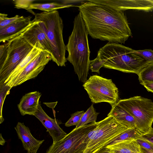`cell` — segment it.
<instances>
[{"label": "cell", "instance_id": "obj_1", "mask_svg": "<svg viewBox=\"0 0 153 153\" xmlns=\"http://www.w3.org/2000/svg\"><path fill=\"white\" fill-rule=\"evenodd\" d=\"M90 36L109 42L125 43L132 33L123 11L89 0L77 6Z\"/></svg>", "mask_w": 153, "mask_h": 153}, {"label": "cell", "instance_id": "obj_2", "mask_svg": "<svg viewBox=\"0 0 153 153\" xmlns=\"http://www.w3.org/2000/svg\"><path fill=\"white\" fill-rule=\"evenodd\" d=\"M88 33L82 15L79 12L74 21V27L66 45V58L73 65L79 81L85 83L88 74L90 51L88 38Z\"/></svg>", "mask_w": 153, "mask_h": 153}, {"label": "cell", "instance_id": "obj_3", "mask_svg": "<svg viewBox=\"0 0 153 153\" xmlns=\"http://www.w3.org/2000/svg\"><path fill=\"white\" fill-rule=\"evenodd\" d=\"M134 50L118 43L108 42L99 49L97 56L104 62L105 68L137 74L149 64Z\"/></svg>", "mask_w": 153, "mask_h": 153}, {"label": "cell", "instance_id": "obj_4", "mask_svg": "<svg viewBox=\"0 0 153 153\" xmlns=\"http://www.w3.org/2000/svg\"><path fill=\"white\" fill-rule=\"evenodd\" d=\"M35 16L32 21L39 22L51 44L52 60L58 66H65L66 47L63 37V24L59 12L44 11Z\"/></svg>", "mask_w": 153, "mask_h": 153}, {"label": "cell", "instance_id": "obj_5", "mask_svg": "<svg viewBox=\"0 0 153 153\" xmlns=\"http://www.w3.org/2000/svg\"><path fill=\"white\" fill-rule=\"evenodd\" d=\"M128 128L110 116L96 122L85 137V141L87 145L84 153H97Z\"/></svg>", "mask_w": 153, "mask_h": 153}, {"label": "cell", "instance_id": "obj_6", "mask_svg": "<svg viewBox=\"0 0 153 153\" xmlns=\"http://www.w3.org/2000/svg\"><path fill=\"white\" fill-rule=\"evenodd\" d=\"M117 103L134 117L136 128L143 134L152 128L153 102L151 100L136 96L119 100Z\"/></svg>", "mask_w": 153, "mask_h": 153}, {"label": "cell", "instance_id": "obj_7", "mask_svg": "<svg viewBox=\"0 0 153 153\" xmlns=\"http://www.w3.org/2000/svg\"><path fill=\"white\" fill-rule=\"evenodd\" d=\"M93 103L106 102L111 106L118 101V90L111 79L99 76H90L83 85Z\"/></svg>", "mask_w": 153, "mask_h": 153}, {"label": "cell", "instance_id": "obj_8", "mask_svg": "<svg viewBox=\"0 0 153 153\" xmlns=\"http://www.w3.org/2000/svg\"><path fill=\"white\" fill-rule=\"evenodd\" d=\"M96 123L75 128L61 139L53 143L45 153H84L87 146L85 139Z\"/></svg>", "mask_w": 153, "mask_h": 153}, {"label": "cell", "instance_id": "obj_9", "mask_svg": "<svg viewBox=\"0 0 153 153\" xmlns=\"http://www.w3.org/2000/svg\"><path fill=\"white\" fill-rule=\"evenodd\" d=\"M7 42V56L3 64L0 66V83H4L10 74L33 48L20 35Z\"/></svg>", "mask_w": 153, "mask_h": 153}, {"label": "cell", "instance_id": "obj_10", "mask_svg": "<svg viewBox=\"0 0 153 153\" xmlns=\"http://www.w3.org/2000/svg\"><path fill=\"white\" fill-rule=\"evenodd\" d=\"M52 60L51 54L41 51L10 83L7 85L11 88L19 85L25 81L36 77Z\"/></svg>", "mask_w": 153, "mask_h": 153}, {"label": "cell", "instance_id": "obj_11", "mask_svg": "<svg viewBox=\"0 0 153 153\" xmlns=\"http://www.w3.org/2000/svg\"><path fill=\"white\" fill-rule=\"evenodd\" d=\"M20 35L33 47L51 55V44L38 22L32 20L31 24Z\"/></svg>", "mask_w": 153, "mask_h": 153}, {"label": "cell", "instance_id": "obj_12", "mask_svg": "<svg viewBox=\"0 0 153 153\" xmlns=\"http://www.w3.org/2000/svg\"><path fill=\"white\" fill-rule=\"evenodd\" d=\"M89 1L105 5L121 11L128 10L146 12L153 11V0H89Z\"/></svg>", "mask_w": 153, "mask_h": 153}, {"label": "cell", "instance_id": "obj_13", "mask_svg": "<svg viewBox=\"0 0 153 153\" xmlns=\"http://www.w3.org/2000/svg\"><path fill=\"white\" fill-rule=\"evenodd\" d=\"M34 116L46 128L52 139L53 143L59 141L67 134L59 126L61 122L49 117L42 109L40 102Z\"/></svg>", "mask_w": 153, "mask_h": 153}, {"label": "cell", "instance_id": "obj_14", "mask_svg": "<svg viewBox=\"0 0 153 153\" xmlns=\"http://www.w3.org/2000/svg\"><path fill=\"white\" fill-rule=\"evenodd\" d=\"M15 129L19 139L22 141L24 149L27 153L37 151L45 140L35 138L31 134L29 128L23 123L18 122Z\"/></svg>", "mask_w": 153, "mask_h": 153}, {"label": "cell", "instance_id": "obj_15", "mask_svg": "<svg viewBox=\"0 0 153 153\" xmlns=\"http://www.w3.org/2000/svg\"><path fill=\"white\" fill-rule=\"evenodd\" d=\"M32 17L28 16L21 20L0 28V42H5L21 35L32 24Z\"/></svg>", "mask_w": 153, "mask_h": 153}, {"label": "cell", "instance_id": "obj_16", "mask_svg": "<svg viewBox=\"0 0 153 153\" xmlns=\"http://www.w3.org/2000/svg\"><path fill=\"white\" fill-rule=\"evenodd\" d=\"M41 95V93L36 91L29 92L23 96L18 105L21 114L23 116L26 114L34 116L38 108Z\"/></svg>", "mask_w": 153, "mask_h": 153}, {"label": "cell", "instance_id": "obj_17", "mask_svg": "<svg viewBox=\"0 0 153 153\" xmlns=\"http://www.w3.org/2000/svg\"><path fill=\"white\" fill-rule=\"evenodd\" d=\"M114 117L118 122L128 128H136L134 117L124 108L117 103L112 106L108 116Z\"/></svg>", "mask_w": 153, "mask_h": 153}, {"label": "cell", "instance_id": "obj_18", "mask_svg": "<svg viewBox=\"0 0 153 153\" xmlns=\"http://www.w3.org/2000/svg\"><path fill=\"white\" fill-rule=\"evenodd\" d=\"M111 153H140V146L136 140H125L107 146Z\"/></svg>", "mask_w": 153, "mask_h": 153}, {"label": "cell", "instance_id": "obj_19", "mask_svg": "<svg viewBox=\"0 0 153 153\" xmlns=\"http://www.w3.org/2000/svg\"><path fill=\"white\" fill-rule=\"evenodd\" d=\"M41 51L34 47L30 52L10 74L4 83L7 85L14 80L22 71L40 53Z\"/></svg>", "mask_w": 153, "mask_h": 153}, {"label": "cell", "instance_id": "obj_20", "mask_svg": "<svg viewBox=\"0 0 153 153\" xmlns=\"http://www.w3.org/2000/svg\"><path fill=\"white\" fill-rule=\"evenodd\" d=\"M73 6L72 4H66L57 3L52 2L47 3H33L30 6L29 10H32L35 9L43 11L46 12H50L57 10L68 8Z\"/></svg>", "mask_w": 153, "mask_h": 153}, {"label": "cell", "instance_id": "obj_21", "mask_svg": "<svg viewBox=\"0 0 153 153\" xmlns=\"http://www.w3.org/2000/svg\"><path fill=\"white\" fill-rule=\"evenodd\" d=\"M99 113L96 112L92 104L82 116L78 124L76 126V128L84 126L90 123H96Z\"/></svg>", "mask_w": 153, "mask_h": 153}, {"label": "cell", "instance_id": "obj_22", "mask_svg": "<svg viewBox=\"0 0 153 153\" xmlns=\"http://www.w3.org/2000/svg\"><path fill=\"white\" fill-rule=\"evenodd\" d=\"M142 135L136 128H128L109 145L125 140H136Z\"/></svg>", "mask_w": 153, "mask_h": 153}, {"label": "cell", "instance_id": "obj_23", "mask_svg": "<svg viewBox=\"0 0 153 153\" xmlns=\"http://www.w3.org/2000/svg\"><path fill=\"white\" fill-rule=\"evenodd\" d=\"M141 85L149 82H153V63L148 64L137 74Z\"/></svg>", "mask_w": 153, "mask_h": 153}, {"label": "cell", "instance_id": "obj_24", "mask_svg": "<svg viewBox=\"0 0 153 153\" xmlns=\"http://www.w3.org/2000/svg\"><path fill=\"white\" fill-rule=\"evenodd\" d=\"M11 88L4 83H0V123L4 120L2 115V108L6 96L10 93Z\"/></svg>", "mask_w": 153, "mask_h": 153}, {"label": "cell", "instance_id": "obj_25", "mask_svg": "<svg viewBox=\"0 0 153 153\" xmlns=\"http://www.w3.org/2000/svg\"><path fill=\"white\" fill-rule=\"evenodd\" d=\"M7 14L0 13V28L16 22L23 19L25 18L23 16L16 15L14 17L9 18Z\"/></svg>", "mask_w": 153, "mask_h": 153}, {"label": "cell", "instance_id": "obj_26", "mask_svg": "<svg viewBox=\"0 0 153 153\" xmlns=\"http://www.w3.org/2000/svg\"><path fill=\"white\" fill-rule=\"evenodd\" d=\"M85 112L83 111H77L71 114V117L65 123V126L67 127L73 126H76Z\"/></svg>", "mask_w": 153, "mask_h": 153}, {"label": "cell", "instance_id": "obj_27", "mask_svg": "<svg viewBox=\"0 0 153 153\" xmlns=\"http://www.w3.org/2000/svg\"><path fill=\"white\" fill-rule=\"evenodd\" d=\"M104 65L103 61L97 56L94 59L90 60L89 69L93 72L100 74V70Z\"/></svg>", "mask_w": 153, "mask_h": 153}, {"label": "cell", "instance_id": "obj_28", "mask_svg": "<svg viewBox=\"0 0 153 153\" xmlns=\"http://www.w3.org/2000/svg\"><path fill=\"white\" fill-rule=\"evenodd\" d=\"M35 1L33 0H16L13 1L15 8L17 9H25L35 15L36 14L32 10H29L30 6Z\"/></svg>", "mask_w": 153, "mask_h": 153}, {"label": "cell", "instance_id": "obj_29", "mask_svg": "<svg viewBox=\"0 0 153 153\" xmlns=\"http://www.w3.org/2000/svg\"><path fill=\"white\" fill-rule=\"evenodd\" d=\"M134 51L141 56L149 64L153 63V50L151 49L135 50Z\"/></svg>", "mask_w": 153, "mask_h": 153}, {"label": "cell", "instance_id": "obj_30", "mask_svg": "<svg viewBox=\"0 0 153 153\" xmlns=\"http://www.w3.org/2000/svg\"><path fill=\"white\" fill-rule=\"evenodd\" d=\"M136 140L140 146L153 152V144L152 143L143 138L141 136Z\"/></svg>", "mask_w": 153, "mask_h": 153}, {"label": "cell", "instance_id": "obj_31", "mask_svg": "<svg viewBox=\"0 0 153 153\" xmlns=\"http://www.w3.org/2000/svg\"><path fill=\"white\" fill-rule=\"evenodd\" d=\"M8 44L7 43L0 46V66L3 64L7 56L8 51Z\"/></svg>", "mask_w": 153, "mask_h": 153}, {"label": "cell", "instance_id": "obj_32", "mask_svg": "<svg viewBox=\"0 0 153 153\" xmlns=\"http://www.w3.org/2000/svg\"><path fill=\"white\" fill-rule=\"evenodd\" d=\"M141 137L153 144V128H152L147 133L142 135Z\"/></svg>", "mask_w": 153, "mask_h": 153}, {"label": "cell", "instance_id": "obj_33", "mask_svg": "<svg viewBox=\"0 0 153 153\" xmlns=\"http://www.w3.org/2000/svg\"><path fill=\"white\" fill-rule=\"evenodd\" d=\"M149 91L153 93V82H149L142 84Z\"/></svg>", "mask_w": 153, "mask_h": 153}, {"label": "cell", "instance_id": "obj_34", "mask_svg": "<svg viewBox=\"0 0 153 153\" xmlns=\"http://www.w3.org/2000/svg\"><path fill=\"white\" fill-rule=\"evenodd\" d=\"M86 1H79V0H64L62 1V4H70L73 3L82 2Z\"/></svg>", "mask_w": 153, "mask_h": 153}, {"label": "cell", "instance_id": "obj_35", "mask_svg": "<svg viewBox=\"0 0 153 153\" xmlns=\"http://www.w3.org/2000/svg\"><path fill=\"white\" fill-rule=\"evenodd\" d=\"M140 153H153V152L140 146Z\"/></svg>", "mask_w": 153, "mask_h": 153}, {"label": "cell", "instance_id": "obj_36", "mask_svg": "<svg viewBox=\"0 0 153 153\" xmlns=\"http://www.w3.org/2000/svg\"><path fill=\"white\" fill-rule=\"evenodd\" d=\"M97 153H111L109 149L106 148L100 150Z\"/></svg>", "mask_w": 153, "mask_h": 153}, {"label": "cell", "instance_id": "obj_37", "mask_svg": "<svg viewBox=\"0 0 153 153\" xmlns=\"http://www.w3.org/2000/svg\"><path fill=\"white\" fill-rule=\"evenodd\" d=\"M37 151H35L32 153H37Z\"/></svg>", "mask_w": 153, "mask_h": 153}]
</instances>
